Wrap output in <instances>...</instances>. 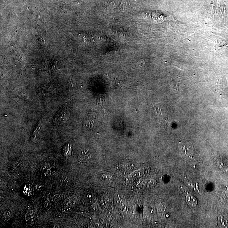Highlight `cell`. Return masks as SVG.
Masks as SVG:
<instances>
[{
  "label": "cell",
  "mask_w": 228,
  "mask_h": 228,
  "mask_svg": "<svg viewBox=\"0 0 228 228\" xmlns=\"http://www.w3.org/2000/svg\"><path fill=\"white\" fill-rule=\"evenodd\" d=\"M35 213L33 210H29L27 212L26 215V219L29 223L33 222L35 218Z\"/></svg>",
  "instance_id": "5"
},
{
  "label": "cell",
  "mask_w": 228,
  "mask_h": 228,
  "mask_svg": "<svg viewBox=\"0 0 228 228\" xmlns=\"http://www.w3.org/2000/svg\"><path fill=\"white\" fill-rule=\"evenodd\" d=\"M180 150L185 156H191L193 154V147L188 144H183L180 147Z\"/></svg>",
  "instance_id": "3"
},
{
  "label": "cell",
  "mask_w": 228,
  "mask_h": 228,
  "mask_svg": "<svg viewBox=\"0 0 228 228\" xmlns=\"http://www.w3.org/2000/svg\"><path fill=\"white\" fill-rule=\"evenodd\" d=\"M70 115V114L69 111L66 108H63L59 110L57 115H55L54 120L58 123L63 124L68 120Z\"/></svg>",
  "instance_id": "2"
},
{
  "label": "cell",
  "mask_w": 228,
  "mask_h": 228,
  "mask_svg": "<svg viewBox=\"0 0 228 228\" xmlns=\"http://www.w3.org/2000/svg\"><path fill=\"white\" fill-rule=\"evenodd\" d=\"M141 173L142 172L141 171H139V170H136V171H134V172L132 173L130 175H129V178H138V177L141 175Z\"/></svg>",
  "instance_id": "8"
},
{
  "label": "cell",
  "mask_w": 228,
  "mask_h": 228,
  "mask_svg": "<svg viewBox=\"0 0 228 228\" xmlns=\"http://www.w3.org/2000/svg\"><path fill=\"white\" fill-rule=\"evenodd\" d=\"M71 150V147L70 146V145L69 144H68L67 145H66L65 147H64V149H63V152L65 156H67V155H69L70 152Z\"/></svg>",
  "instance_id": "7"
},
{
  "label": "cell",
  "mask_w": 228,
  "mask_h": 228,
  "mask_svg": "<svg viewBox=\"0 0 228 228\" xmlns=\"http://www.w3.org/2000/svg\"><path fill=\"white\" fill-rule=\"evenodd\" d=\"M95 151L93 148L89 147L83 148L78 155L79 162L83 164H87L93 159Z\"/></svg>",
  "instance_id": "1"
},
{
  "label": "cell",
  "mask_w": 228,
  "mask_h": 228,
  "mask_svg": "<svg viewBox=\"0 0 228 228\" xmlns=\"http://www.w3.org/2000/svg\"><path fill=\"white\" fill-rule=\"evenodd\" d=\"M40 127H41L40 124H39L38 126H37V127H36V129L34 131L31 137V142H34L36 140L38 134H39Z\"/></svg>",
  "instance_id": "6"
},
{
  "label": "cell",
  "mask_w": 228,
  "mask_h": 228,
  "mask_svg": "<svg viewBox=\"0 0 228 228\" xmlns=\"http://www.w3.org/2000/svg\"><path fill=\"white\" fill-rule=\"evenodd\" d=\"M186 201L187 204L192 207H195L197 204V201L193 195L189 194L186 197Z\"/></svg>",
  "instance_id": "4"
},
{
  "label": "cell",
  "mask_w": 228,
  "mask_h": 228,
  "mask_svg": "<svg viewBox=\"0 0 228 228\" xmlns=\"http://www.w3.org/2000/svg\"><path fill=\"white\" fill-rule=\"evenodd\" d=\"M93 121L94 120L93 119H91V118L86 119V120H85V125L87 127H90L93 125Z\"/></svg>",
  "instance_id": "9"
}]
</instances>
